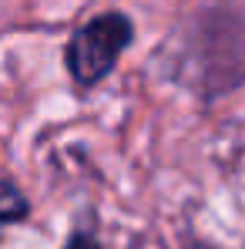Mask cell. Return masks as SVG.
I'll return each instance as SVG.
<instances>
[{
  "label": "cell",
  "mask_w": 245,
  "mask_h": 249,
  "mask_svg": "<svg viewBox=\"0 0 245 249\" xmlns=\"http://www.w3.org/2000/svg\"><path fill=\"white\" fill-rule=\"evenodd\" d=\"M131 44V20L111 10L87 20L67 41V71L81 88H94L101 78L111 74L121 51Z\"/></svg>",
  "instance_id": "cell-1"
},
{
  "label": "cell",
  "mask_w": 245,
  "mask_h": 249,
  "mask_svg": "<svg viewBox=\"0 0 245 249\" xmlns=\"http://www.w3.org/2000/svg\"><path fill=\"white\" fill-rule=\"evenodd\" d=\"M27 212H31V206H27L24 192L0 178V222H20Z\"/></svg>",
  "instance_id": "cell-2"
},
{
  "label": "cell",
  "mask_w": 245,
  "mask_h": 249,
  "mask_svg": "<svg viewBox=\"0 0 245 249\" xmlns=\"http://www.w3.org/2000/svg\"><path fill=\"white\" fill-rule=\"evenodd\" d=\"M67 249H101V246H98L91 236H74V239L67 243Z\"/></svg>",
  "instance_id": "cell-3"
}]
</instances>
